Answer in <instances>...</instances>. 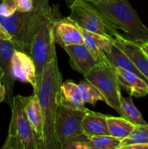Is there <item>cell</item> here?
Listing matches in <instances>:
<instances>
[{
	"instance_id": "6da1fadb",
	"label": "cell",
	"mask_w": 148,
	"mask_h": 149,
	"mask_svg": "<svg viewBox=\"0 0 148 149\" xmlns=\"http://www.w3.org/2000/svg\"><path fill=\"white\" fill-rule=\"evenodd\" d=\"M62 74L58 68L56 48L54 47L51 56L42 73L40 87L36 95L41 108L44 132V149H57L55 123L57 111L60 105Z\"/></svg>"
},
{
	"instance_id": "7a4b0ae2",
	"label": "cell",
	"mask_w": 148,
	"mask_h": 149,
	"mask_svg": "<svg viewBox=\"0 0 148 149\" xmlns=\"http://www.w3.org/2000/svg\"><path fill=\"white\" fill-rule=\"evenodd\" d=\"M59 17L61 14L59 6L49 5L48 10L44 13L32 40L29 55L36 67V85L33 94H36L39 90L44 68L49 60L52 49L56 45L53 36V25Z\"/></svg>"
},
{
	"instance_id": "3957f363",
	"label": "cell",
	"mask_w": 148,
	"mask_h": 149,
	"mask_svg": "<svg viewBox=\"0 0 148 149\" xmlns=\"http://www.w3.org/2000/svg\"><path fill=\"white\" fill-rule=\"evenodd\" d=\"M94 5L131 40L138 44L148 42V29L141 21L129 0H102Z\"/></svg>"
},
{
	"instance_id": "277c9868",
	"label": "cell",
	"mask_w": 148,
	"mask_h": 149,
	"mask_svg": "<svg viewBox=\"0 0 148 149\" xmlns=\"http://www.w3.org/2000/svg\"><path fill=\"white\" fill-rule=\"evenodd\" d=\"M46 10H33L28 13L16 11L8 17L0 16V23L11 36L10 41L14 45L16 50L21 51L28 55L30 54L32 40L42 15Z\"/></svg>"
},
{
	"instance_id": "5b68a950",
	"label": "cell",
	"mask_w": 148,
	"mask_h": 149,
	"mask_svg": "<svg viewBox=\"0 0 148 149\" xmlns=\"http://www.w3.org/2000/svg\"><path fill=\"white\" fill-rule=\"evenodd\" d=\"M69 7L68 18L78 27L110 39H115L120 35L118 29L91 3L75 0Z\"/></svg>"
},
{
	"instance_id": "8992f818",
	"label": "cell",
	"mask_w": 148,
	"mask_h": 149,
	"mask_svg": "<svg viewBox=\"0 0 148 149\" xmlns=\"http://www.w3.org/2000/svg\"><path fill=\"white\" fill-rule=\"evenodd\" d=\"M84 77L101 93L104 102L121 115L120 98L122 95L115 69L110 63H100L84 75Z\"/></svg>"
},
{
	"instance_id": "52a82bcc",
	"label": "cell",
	"mask_w": 148,
	"mask_h": 149,
	"mask_svg": "<svg viewBox=\"0 0 148 149\" xmlns=\"http://www.w3.org/2000/svg\"><path fill=\"white\" fill-rule=\"evenodd\" d=\"M9 132L16 138L19 149H39L28 122L21 96H14Z\"/></svg>"
},
{
	"instance_id": "ba28073f",
	"label": "cell",
	"mask_w": 148,
	"mask_h": 149,
	"mask_svg": "<svg viewBox=\"0 0 148 149\" xmlns=\"http://www.w3.org/2000/svg\"><path fill=\"white\" fill-rule=\"evenodd\" d=\"M86 111L71 110L59 105L55 123L57 149H60L69 140L84 134L81 123Z\"/></svg>"
},
{
	"instance_id": "9c48e42d",
	"label": "cell",
	"mask_w": 148,
	"mask_h": 149,
	"mask_svg": "<svg viewBox=\"0 0 148 149\" xmlns=\"http://www.w3.org/2000/svg\"><path fill=\"white\" fill-rule=\"evenodd\" d=\"M15 50V47L11 41L0 39V68L3 74L1 82L5 89V101L10 108L13 104V87L16 80L12 68V57Z\"/></svg>"
},
{
	"instance_id": "30bf717a",
	"label": "cell",
	"mask_w": 148,
	"mask_h": 149,
	"mask_svg": "<svg viewBox=\"0 0 148 149\" xmlns=\"http://www.w3.org/2000/svg\"><path fill=\"white\" fill-rule=\"evenodd\" d=\"M53 36L55 44L62 48L68 45L84 44L79 27L68 17H59L53 25Z\"/></svg>"
},
{
	"instance_id": "8fae6325",
	"label": "cell",
	"mask_w": 148,
	"mask_h": 149,
	"mask_svg": "<svg viewBox=\"0 0 148 149\" xmlns=\"http://www.w3.org/2000/svg\"><path fill=\"white\" fill-rule=\"evenodd\" d=\"M25 111L33 131L39 149H44V132L41 108L37 95L32 94L28 97H22Z\"/></svg>"
},
{
	"instance_id": "7c38bea8",
	"label": "cell",
	"mask_w": 148,
	"mask_h": 149,
	"mask_svg": "<svg viewBox=\"0 0 148 149\" xmlns=\"http://www.w3.org/2000/svg\"><path fill=\"white\" fill-rule=\"evenodd\" d=\"M63 49L69 56V62L73 69L83 76L99 63L84 44L68 45L64 47Z\"/></svg>"
},
{
	"instance_id": "4fadbf2b",
	"label": "cell",
	"mask_w": 148,
	"mask_h": 149,
	"mask_svg": "<svg viewBox=\"0 0 148 149\" xmlns=\"http://www.w3.org/2000/svg\"><path fill=\"white\" fill-rule=\"evenodd\" d=\"M12 68L15 79L36 85V67L31 57L21 51L15 50L12 57Z\"/></svg>"
},
{
	"instance_id": "5bb4252c",
	"label": "cell",
	"mask_w": 148,
	"mask_h": 149,
	"mask_svg": "<svg viewBox=\"0 0 148 149\" xmlns=\"http://www.w3.org/2000/svg\"><path fill=\"white\" fill-rule=\"evenodd\" d=\"M114 42L148 80V56L144 53L139 44L126 39L122 35L115 38Z\"/></svg>"
},
{
	"instance_id": "9a60e30c",
	"label": "cell",
	"mask_w": 148,
	"mask_h": 149,
	"mask_svg": "<svg viewBox=\"0 0 148 149\" xmlns=\"http://www.w3.org/2000/svg\"><path fill=\"white\" fill-rule=\"evenodd\" d=\"M79 29L84 37V45L96 61L99 63H110L105 53L109 50L114 39L91 33L80 27Z\"/></svg>"
},
{
	"instance_id": "2e32d148",
	"label": "cell",
	"mask_w": 148,
	"mask_h": 149,
	"mask_svg": "<svg viewBox=\"0 0 148 149\" xmlns=\"http://www.w3.org/2000/svg\"><path fill=\"white\" fill-rule=\"evenodd\" d=\"M120 87L132 97H142L148 95V84L133 73L121 68H115Z\"/></svg>"
},
{
	"instance_id": "e0dca14e",
	"label": "cell",
	"mask_w": 148,
	"mask_h": 149,
	"mask_svg": "<svg viewBox=\"0 0 148 149\" xmlns=\"http://www.w3.org/2000/svg\"><path fill=\"white\" fill-rule=\"evenodd\" d=\"M60 105L71 110L86 111L78 84L71 80L62 82L60 92Z\"/></svg>"
},
{
	"instance_id": "ac0fdd59",
	"label": "cell",
	"mask_w": 148,
	"mask_h": 149,
	"mask_svg": "<svg viewBox=\"0 0 148 149\" xmlns=\"http://www.w3.org/2000/svg\"><path fill=\"white\" fill-rule=\"evenodd\" d=\"M107 115L88 110L82 119L84 135L91 137L96 135H110L107 123Z\"/></svg>"
},
{
	"instance_id": "d6986e66",
	"label": "cell",
	"mask_w": 148,
	"mask_h": 149,
	"mask_svg": "<svg viewBox=\"0 0 148 149\" xmlns=\"http://www.w3.org/2000/svg\"><path fill=\"white\" fill-rule=\"evenodd\" d=\"M107 60L110 62V65L115 69L116 68H121L123 69L133 73L140 77L142 80L148 84V80L142 75V73L138 70L136 65L133 63L129 57L116 45L115 42L112 44L109 50L105 53Z\"/></svg>"
},
{
	"instance_id": "ffe728a7",
	"label": "cell",
	"mask_w": 148,
	"mask_h": 149,
	"mask_svg": "<svg viewBox=\"0 0 148 149\" xmlns=\"http://www.w3.org/2000/svg\"><path fill=\"white\" fill-rule=\"evenodd\" d=\"M107 123L110 135L120 140L129 136L136 127V125L129 122L123 116H107Z\"/></svg>"
},
{
	"instance_id": "44dd1931",
	"label": "cell",
	"mask_w": 148,
	"mask_h": 149,
	"mask_svg": "<svg viewBox=\"0 0 148 149\" xmlns=\"http://www.w3.org/2000/svg\"><path fill=\"white\" fill-rule=\"evenodd\" d=\"M120 110L121 116L134 125H146V121L144 119L141 112L136 109L133 104L132 96L123 97L120 98Z\"/></svg>"
},
{
	"instance_id": "7402d4cb",
	"label": "cell",
	"mask_w": 148,
	"mask_h": 149,
	"mask_svg": "<svg viewBox=\"0 0 148 149\" xmlns=\"http://www.w3.org/2000/svg\"><path fill=\"white\" fill-rule=\"evenodd\" d=\"M84 139L89 149H118L122 141L111 135L88 137L84 135Z\"/></svg>"
},
{
	"instance_id": "603a6c76",
	"label": "cell",
	"mask_w": 148,
	"mask_h": 149,
	"mask_svg": "<svg viewBox=\"0 0 148 149\" xmlns=\"http://www.w3.org/2000/svg\"><path fill=\"white\" fill-rule=\"evenodd\" d=\"M78 87L81 90L84 104L89 103L94 105L96 102L100 100L104 102V98L101 93L92 84L86 80L81 81L78 84Z\"/></svg>"
},
{
	"instance_id": "cb8c5ba5",
	"label": "cell",
	"mask_w": 148,
	"mask_h": 149,
	"mask_svg": "<svg viewBox=\"0 0 148 149\" xmlns=\"http://www.w3.org/2000/svg\"><path fill=\"white\" fill-rule=\"evenodd\" d=\"M132 143L148 144V123L144 125H136L131 135L122 140L120 147Z\"/></svg>"
},
{
	"instance_id": "d4e9b609",
	"label": "cell",
	"mask_w": 148,
	"mask_h": 149,
	"mask_svg": "<svg viewBox=\"0 0 148 149\" xmlns=\"http://www.w3.org/2000/svg\"><path fill=\"white\" fill-rule=\"evenodd\" d=\"M60 149H89L84 139V134L67 141Z\"/></svg>"
},
{
	"instance_id": "484cf974",
	"label": "cell",
	"mask_w": 148,
	"mask_h": 149,
	"mask_svg": "<svg viewBox=\"0 0 148 149\" xmlns=\"http://www.w3.org/2000/svg\"><path fill=\"white\" fill-rule=\"evenodd\" d=\"M17 11L15 0H2L0 3V16L8 17Z\"/></svg>"
},
{
	"instance_id": "4316f807",
	"label": "cell",
	"mask_w": 148,
	"mask_h": 149,
	"mask_svg": "<svg viewBox=\"0 0 148 149\" xmlns=\"http://www.w3.org/2000/svg\"><path fill=\"white\" fill-rule=\"evenodd\" d=\"M17 11L20 13H28L34 10L33 0H15Z\"/></svg>"
},
{
	"instance_id": "83f0119b",
	"label": "cell",
	"mask_w": 148,
	"mask_h": 149,
	"mask_svg": "<svg viewBox=\"0 0 148 149\" xmlns=\"http://www.w3.org/2000/svg\"><path fill=\"white\" fill-rule=\"evenodd\" d=\"M1 149H19L15 137L12 134L8 132L7 139Z\"/></svg>"
},
{
	"instance_id": "f1b7e54d",
	"label": "cell",
	"mask_w": 148,
	"mask_h": 149,
	"mask_svg": "<svg viewBox=\"0 0 148 149\" xmlns=\"http://www.w3.org/2000/svg\"><path fill=\"white\" fill-rule=\"evenodd\" d=\"M34 10H44L49 8V0H33Z\"/></svg>"
},
{
	"instance_id": "f546056e",
	"label": "cell",
	"mask_w": 148,
	"mask_h": 149,
	"mask_svg": "<svg viewBox=\"0 0 148 149\" xmlns=\"http://www.w3.org/2000/svg\"><path fill=\"white\" fill-rule=\"evenodd\" d=\"M118 149H148V144L132 143L120 147Z\"/></svg>"
},
{
	"instance_id": "4dcf8cb0",
	"label": "cell",
	"mask_w": 148,
	"mask_h": 149,
	"mask_svg": "<svg viewBox=\"0 0 148 149\" xmlns=\"http://www.w3.org/2000/svg\"><path fill=\"white\" fill-rule=\"evenodd\" d=\"M0 39L4 40H11V36L1 23H0Z\"/></svg>"
},
{
	"instance_id": "1f68e13d",
	"label": "cell",
	"mask_w": 148,
	"mask_h": 149,
	"mask_svg": "<svg viewBox=\"0 0 148 149\" xmlns=\"http://www.w3.org/2000/svg\"><path fill=\"white\" fill-rule=\"evenodd\" d=\"M6 98V92L2 82L0 81V103L2 101H4Z\"/></svg>"
},
{
	"instance_id": "d6a6232c",
	"label": "cell",
	"mask_w": 148,
	"mask_h": 149,
	"mask_svg": "<svg viewBox=\"0 0 148 149\" xmlns=\"http://www.w3.org/2000/svg\"><path fill=\"white\" fill-rule=\"evenodd\" d=\"M65 2H66L67 5H68V7H70V6H71V4H72L75 1V0H65ZM83 1H87V2L91 3V4H98L99 2H100L102 0H83Z\"/></svg>"
},
{
	"instance_id": "836d02e7",
	"label": "cell",
	"mask_w": 148,
	"mask_h": 149,
	"mask_svg": "<svg viewBox=\"0 0 148 149\" xmlns=\"http://www.w3.org/2000/svg\"><path fill=\"white\" fill-rule=\"evenodd\" d=\"M140 48L143 51L144 53L148 56V42H145V43H141L139 44Z\"/></svg>"
},
{
	"instance_id": "e575fe53",
	"label": "cell",
	"mask_w": 148,
	"mask_h": 149,
	"mask_svg": "<svg viewBox=\"0 0 148 149\" xmlns=\"http://www.w3.org/2000/svg\"><path fill=\"white\" fill-rule=\"evenodd\" d=\"M2 77H3L2 71H1V68H0V81H1V80H2Z\"/></svg>"
},
{
	"instance_id": "d590c367",
	"label": "cell",
	"mask_w": 148,
	"mask_h": 149,
	"mask_svg": "<svg viewBox=\"0 0 148 149\" xmlns=\"http://www.w3.org/2000/svg\"><path fill=\"white\" fill-rule=\"evenodd\" d=\"M1 1H2V0H0V3H1Z\"/></svg>"
}]
</instances>
